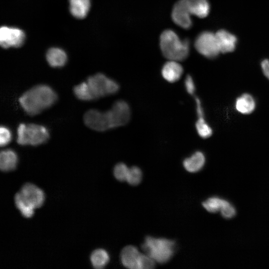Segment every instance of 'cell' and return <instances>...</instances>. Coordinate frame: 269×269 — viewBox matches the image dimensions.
Wrapping results in <instances>:
<instances>
[{
  "instance_id": "obj_1",
  "label": "cell",
  "mask_w": 269,
  "mask_h": 269,
  "mask_svg": "<svg viewBox=\"0 0 269 269\" xmlns=\"http://www.w3.org/2000/svg\"><path fill=\"white\" fill-rule=\"evenodd\" d=\"M131 117V110L129 104L124 100H119L107 111L93 109L87 111L84 115L83 121L89 128L98 132H105L126 125Z\"/></svg>"
},
{
  "instance_id": "obj_2",
  "label": "cell",
  "mask_w": 269,
  "mask_h": 269,
  "mask_svg": "<svg viewBox=\"0 0 269 269\" xmlns=\"http://www.w3.org/2000/svg\"><path fill=\"white\" fill-rule=\"evenodd\" d=\"M58 98L57 93L51 87L40 84L24 92L18 98V102L28 115L34 116L50 108Z\"/></svg>"
},
{
  "instance_id": "obj_3",
  "label": "cell",
  "mask_w": 269,
  "mask_h": 269,
  "mask_svg": "<svg viewBox=\"0 0 269 269\" xmlns=\"http://www.w3.org/2000/svg\"><path fill=\"white\" fill-rule=\"evenodd\" d=\"M160 47L163 56L169 60L181 61L185 59L189 53V42L181 40L172 30L167 29L160 36Z\"/></svg>"
},
{
  "instance_id": "obj_4",
  "label": "cell",
  "mask_w": 269,
  "mask_h": 269,
  "mask_svg": "<svg viewBox=\"0 0 269 269\" xmlns=\"http://www.w3.org/2000/svg\"><path fill=\"white\" fill-rule=\"evenodd\" d=\"M175 245V242L173 240L147 236L141 245V248L145 254L155 262L164 264L172 257Z\"/></svg>"
},
{
  "instance_id": "obj_5",
  "label": "cell",
  "mask_w": 269,
  "mask_h": 269,
  "mask_svg": "<svg viewBox=\"0 0 269 269\" xmlns=\"http://www.w3.org/2000/svg\"><path fill=\"white\" fill-rule=\"evenodd\" d=\"M50 134L44 126L20 123L17 128V143L20 145L38 146L48 141Z\"/></svg>"
},
{
  "instance_id": "obj_6",
  "label": "cell",
  "mask_w": 269,
  "mask_h": 269,
  "mask_svg": "<svg viewBox=\"0 0 269 269\" xmlns=\"http://www.w3.org/2000/svg\"><path fill=\"white\" fill-rule=\"evenodd\" d=\"M86 81L94 100L115 94L120 90L119 83L103 73L90 76Z\"/></svg>"
},
{
  "instance_id": "obj_7",
  "label": "cell",
  "mask_w": 269,
  "mask_h": 269,
  "mask_svg": "<svg viewBox=\"0 0 269 269\" xmlns=\"http://www.w3.org/2000/svg\"><path fill=\"white\" fill-rule=\"evenodd\" d=\"M194 46L200 54L207 58H215L221 53L216 34L211 31L200 33L195 39Z\"/></svg>"
},
{
  "instance_id": "obj_8",
  "label": "cell",
  "mask_w": 269,
  "mask_h": 269,
  "mask_svg": "<svg viewBox=\"0 0 269 269\" xmlns=\"http://www.w3.org/2000/svg\"><path fill=\"white\" fill-rule=\"evenodd\" d=\"M25 37L24 32L19 28L4 26L0 29V44L3 48L21 46Z\"/></svg>"
},
{
  "instance_id": "obj_9",
  "label": "cell",
  "mask_w": 269,
  "mask_h": 269,
  "mask_svg": "<svg viewBox=\"0 0 269 269\" xmlns=\"http://www.w3.org/2000/svg\"><path fill=\"white\" fill-rule=\"evenodd\" d=\"M18 194L24 202L34 209L40 207L43 203L44 195L43 191L32 184L24 185Z\"/></svg>"
},
{
  "instance_id": "obj_10",
  "label": "cell",
  "mask_w": 269,
  "mask_h": 269,
  "mask_svg": "<svg viewBox=\"0 0 269 269\" xmlns=\"http://www.w3.org/2000/svg\"><path fill=\"white\" fill-rule=\"evenodd\" d=\"M144 254L140 253L134 246L129 245L123 248L121 253L123 265L130 269H141Z\"/></svg>"
},
{
  "instance_id": "obj_11",
  "label": "cell",
  "mask_w": 269,
  "mask_h": 269,
  "mask_svg": "<svg viewBox=\"0 0 269 269\" xmlns=\"http://www.w3.org/2000/svg\"><path fill=\"white\" fill-rule=\"evenodd\" d=\"M191 16L186 0L176 2L171 13L172 19L176 24L184 29L190 28L192 23Z\"/></svg>"
},
{
  "instance_id": "obj_12",
  "label": "cell",
  "mask_w": 269,
  "mask_h": 269,
  "mask_svg": "<svg viewBox=\"0 0 269 269\" xmlns=\"http://www.w3.org/2000/svg\"><path fill=\"white\" fill-rule=\"evenodd\" d=\"M215 34L221 53H230L235 50L238 42L235 35L225 29H220Z\"/></svg>"
},
{
  "instance_id": "obj_13",
  "label": "cell",
  "mask_w": 269,
  "mask_h": 269,
  "mask_svg": "<svg viewBox=\"0 0 269 269\" xmlns=\"http://www.w3.org/2000/svg\"><path fill=\"white\" fill-rule=\"evenodd\" d=\"M183 73V68L178 61L169 60L161 69V73L164 80L169 83L178 81Z\"/></svg>"
},
{
  "instance_id": "obj_14",
  "label": "cell",
  "mask_w": 269,
  "mask_h": 269,
  "mask_svg": "<svg viewBox=\"0 0 269 269\" xmlns=\"http://www.w3.org/2000/svg\"><path fill=\"white\" fill-rule=\"evenodd\" d=\"M257 102L255 98L249 93H243L235 100V108L239 113L248 115L256 109Z\"/></svg>"
},
{
  "instance_id": "obj_15",
  "label": "cell",
  "mask_w": 269,
  "mask_h": 269,
  "mask_svg": "<svg viewBox=\"0 0 269 269\" xmlns=\"http://www.w3.org/2000/svg\"><path fill=\"white\" fill-rule=\"evenodd\" d=\"M206 161L205 156L201 151H196L183 161L184 168L188 172L194 173L200 170Z\"/></svg>"
},
{
  "instance_id": "obj_16",
  "label": "cell",
  "mask_w": 269,
  "mask_h": 269,
  "mask_svg": "<svg viewBox=\"0 0 269 269\" xmlns=\"http://www.w3.org/2000/svg\"><path fill=\"white\" fill-rule=\"evenodd\" d=\"M186 1L191 15L204 18L209 14L210 4L208 0H186Z\"/></svg>"
},
{
  "instance_id": "obj_17",
  "label": "cell",
  "mask_w": 269,
  "mask_h": 269,
  "mask_svg": "<svg viewBox=\"0 0 269 269\" xmlns=\"http://www.w3.org/2000/svg\"><path fill=\"white\" fill-rule=\"evenodd\" d=\"M18 156L12 149L2 150L0 153V168L4 172L14 170L17 165Z\"/></svg>"
},
{
  "instance_id": "obj_18",
  "label": "cell",
  "mask_w": 269,
  "mask_h": 269,
  "mask_svg": "<svg viewBox=\"0 0 269 269\" xmlns=\"http://www.w3.org/2000/svg\"><path fill=\"white\" fill-rule=\"evenodd\" d=\"M46 58L49 65L54 68L64 66L67 61L66 53L58 48H52L48 50Z\"/></svg>"
},
{
  "instance_id": "obj_19",
  "label": "cell",
  "mask_w": 269,
  "mask_h": 269,
  "mask_svg": "<svg viewBox=\"0 0 269 269\" xmlns=\"http://www.w3.org/2000/svg\"><path fill=\"white\" fill-rule=\"evenodd\" d=\"M71 14L76 18H83L87 15L90 7V0H69Z\"/></svg>"
},
{
  "instance_id": "obj_20",
  "label": "cell",
  "mask_w": 269,
  "mask_h": 269,
  "mask_svg": "<svg viewBox=\"0 0 269 269\" xmlns=\"http://www.w3.org/2000/svg\"><path fill=\"white\" fill-rule=\"evenodd\" d=\"M91 261L95 269H102L109 261V254L103 249L96 250L91 255Z\"/></svg>"
},
{
  "instance_id": "obj_21",
  "label": "cell",
  "mask_w": 269,
  "mask_h": 269,
  "mask_svg": "<svg viewBox=\"0 0 269 269\" xmlns=\"http://www.w3.org/2000/svg\"><path fill=\"white\" fill-rule=\"evenodd\" d=\"M73 92L75 97L81 101H91L94 100L86 81L75 86L73 87Z\"/></svg>"
},
{
  "instance_id": "obj_22",
  "label": "cell",
  "mask_w": 269,
  "mask_h": 269,
  "mask_svg": "<svg viewBox=\"0 0 269 269\" xmlns=\"http://www.w3.org/2000/svg\"><path fill=\"white\" fill-rule=\"evenodd\" d=\"M227 200L217 197L209 198L203 202L204 208L210 213H216L220 211L225 204Z\"/></svg>"
},
{
  "instance_id": "obj_23",
  "label": "cell",
  "mask_w": 269,
  "mask_h": 269,
  "mask_svg": "<svg viewBox=\"0 0 269 269\" xmlns=\"http://www.w3.org/2000/svg\"><path fill=\"white\" fill-rule=\"evenodd\" d=\"M195 129L199 136L203 138H209L213 134L212 128L204 118H198L195 123Z\"/></svg>"
},
{
  "instance_id": "obj_24",
  "label": "cell",
  "mask_w": 269,
  "mask_h": 269,
  "mask_svg": "<svg viewBox=\"0 0 269 269\" xmlns=\"http://www.w3.org/2000/svg\"><path fill=\"white\" fill-rule=\"evenodd\" d=\"M14 200L16 207L19 210L23 216L26 218L32 216L34 209L24 202L18 193L15 194Z\"/></svg>"
},
{
  "instance_id": "obj_25",
  "label": "cell",
  "mask_w": 269,
  "mask_h": 269,
  "mask_svg": "<svg viewBox=\"0 0 269 269\" xmlns=\"http://www.w3.org/2000/svg\"><path fill=\"white\" fill-rule=\"evenodd\" d=\"M142 179L141 169L136 166H133L129 168L126 181L130 185L135 186L138 185Z\"/></svg>"
},
{
  "instance_id": "obj_26",
  "label": "cell",
  "mask_w": 269,
  "mask_h": 269,
  "mask_svg": "<svg viewBox=\"0 0 269 269\" xmlns=\"http://www.w3.org/2000/svg\"><path fill=\"white\" fill-rule=\"evenodd\" d=\"M129 167L123 162L117 164L114 168V175L115 178L120 181H126Z\"/></svg>"
},
{
  "instance_id": "obj_27",
  "label": "cell",
  "mask_w": 269,
  "mask_h": 269,
  "mask_svg": "<svg viewBox=\"0 0 269 269\" xmlns=\"http://www.w3.org/2000/svg\"><path fill=\"white\" fill-rule=\"evenodd\" d=\"M12 134L10 129L5 126L1 125L0 128V145L4 146L11 140Z\"/></svg>"
},
{
  "instance_id": "obj_28",
  "label": "cell",
  "mask_w": 269,
  "mask_h": 269,
  "mask_svg": "<svg viewBox=\"0 0 269 269\" xmlns=\"http://www.w3.org/2000/svg\"><path fill=\"white\" fill-rule=\"evenodd\" d=\"M221 215L226 219H230L236 214V209L230 202L227 201L223 208L220 211Z\"/></svg>"
},
{
  "instance_id": "obj_29",
  "label": "cell",
  "mask_w": 269,
  "mask_h": 269,
  "mask_svg": "<svg viewBox=\"0 0 269 269\" xmlns=\"http://www.w3.org/2000/svg\"><path fill=\"white\" fill-rule=\"evenodd\" d=\"M184 87L187 93L190 95H194L196 91L195 82L190 75H187L184 82Z\"/></svg>"
},
{
  "instance_id": "obj_30",
  "label": "cell",
  "mask_w": 269,
  "mask_h": 269,
  "mask_svg": "<svg viewBox=\"0 0 269 269\" xmlns=\"http://www.w3.org/2000/svg\"><path fill=\"white\" fill-rule=\"evenodd\" d=\"M195 102L196 104V112L198 118H205L204 111L200 99L197 97H195Z\"/></svg>"
},
{
  "instance_id": "obj_31",
  "label": "cell",
  "mask_w": 269,
  "mask_h": 269,
  "mask_svg": "<svg viewBox=\"0 0 269 269\" xmlns=\"http://www.w3.org/2000/svg\"><path fill=\"white\" fill-rule=\"evenodd\" d=\"M261 67L264 75L269 80V59L265 58L262 60Z\"/></svg>"
}]
</instances>
